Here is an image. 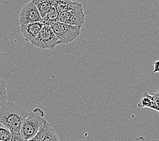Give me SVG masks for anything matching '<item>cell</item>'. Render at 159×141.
Instances as JSON below:
<instances>
[{"label":"cell","mask_w":159,"mask_h":141,"mask_svg":"<svg viewBox=\"0 0 159 141\" xmlns=\"http://www.w3.org/2000/svg\"><path fill=\"white\" fill-rule=\"evenodd\" d=\"M29 113L19 104L6 101L0 107V123L5 126L12 134H19L23 123Z\"/></svg>","instance_id":"6da1fadb"},{"label":"cell","mask_w":159,"mask_h":141,"mask_svg":"<svg viewBox=\"0 0 159 141\" xmlns=\"http://www.w3.org/2000/svg\"><path fill=\"white\" fill-rule=\"evenodd\" d=\"M44 111L38 107L29 113L23 123L20 132V135L25 140L28 141L34 138L39 130L48 122L44 118Z\"/></svg>","instance_id":"7a4b0ae2"},{"label":"cell","mask_w":159,"mask_h":141,"mask_svg":"<svg viewBox=\"0 0 159 141\" xmlns=\"http://www.w3.org/2000/svg\"><path fill=\"white\" fill-rule=\"evenodd\" d=\"M61 44H68L74 41L80 34L81 27L72 26L57 21L50 24Z\"/></svg>","instance_id":"3957f363"},{"label":"cell","mask_w":159,"mask_h":141,"mask_svg":"<svg viewBox=\"0 0 159 141\" xmlns=\"http://www.w3.org/2000/svg\"><path fill=\"white\" fill-rule=\"evenodd\" d=\"M31 44L42 50H53L61 43L56 37L51 27L48 25H44L38 37L31 42Z\"/></svg>","instance_id":"277c9868"},{"label":"cell","mask_w":159,"mask_h":141,"mask_svg":"<svg viewBox=\"0 0 159 141\" xmlns=\"http://www.w3.org/2000/svg\"><path fill=\"white\" fill-rule=\"evenodd\" d=\"M84 19L85 14L83 11V6L78 2L73 10L60 13L58 21L72 26L82 27L84 23Z\"/></svg>","instance_id":"5b68a950"},{"label":"cell","mask_w":159,"mask_h":141,"mask_svg":"<svg viewBox=\"0 0 159 141\" xmlns=\"http://www.w3.org/2000/svg\"><path fill=\"white\" fill-rule=\"evenodd\" d=\"M42 23L43 20L33 1L27 3L21 9L19 14V24H27L32 23Z\"/></svg>","instance_id":"8992f818"},{"label":"cell","mask_w":159,"mask_h":141,"mask_svg":"<svg viewBox=\"0 0 159 141\" xmlns=\"http://www.w3.org/2000/svg\"><path fill=\"white\" fill-rule=\"evenodd\" d=\"M44 25L43 23L37 22V23H32L20 26V32L23 34L25 41L30 43L34 41Z\"/></svg>","instance_id":"52a82bcc"},{"label":"cell","mask_w":159,"mask_h":141,"mask_svg":"<svg viewBox=\"0 0 159 141\" xmlns=\"http://www.w3.org/2000/svg\"><path fill=\"white\" fill-rule=\"evenodd\" d=\"M38 134L40 141H59L55 130L50 126L48 122L46 123L39 130Z\"/></svg>","instance_id":"ba28073f"},{"label":"cell","mask_w":159,"mask_h":141,"mask_svg":"<svg viewBox=\"0 0 159 141\" xmlns=\"http://www.w3.org/2000/svg\"><path fill=\"white\" fill-rule=\"evenodd\" d=\"M32 1L38 8L42 19H43L55 6L56 0H32Z\"/></svg>","instance_id":"9c48e42d"},{"label":"cell","mask_w":159,"mask_h":141,"mask_svg":"<svg viewBox=\"0 0 159 141\" xmlns=\"http://www.w3.org/2000/svg\"><path fill=\"white\" fill-rule=\"evenodd\" d=\"M137 107L139 108H151L159 112V107L157 104L154 100V98L152 95H149L146 92H144L142 95V99L139 101V103L137 104Z\"/></svg>","instance_id":"30bf717a"},{"label":"cell","mask_w":159,"mask_h":141,"mask_svg":"<svg viewBox=\"0 0 159 141\" xmlns=\"http://www.w3.org/2000/svg\"><path fill=\"white\" fill-rule=\"evenodd\" d=\"M78 3L72 0H56L54 7L59 13H62L73 10Z\"/></svg>","instance_id":"8fae6325"},{"label":"cell","mask_w":159,"mask_h":141,"mask_svg":"<svg viewBox=\"0 0 159 141\" xmlns=\"http://www.w3.org/2000/svg\"><path fill=\"white\" fill-rule=\"evenodd\" d=\"M59 14L60 13L55 9V7H53V8L46 14V16L43 18L42 23H44V25L50 26V24L55 23V22H57L59 20Z\"/></svg>","instance_id":"7c38bea8"},{"label":"cell","mask_w":159,"mask_h":141,"mask_svg":"<svg viewBox=\"0 0 159 141\" xmlns=\"http://www.w3.org/2000/svg\"><path fill=\"white\" fill-rule=\"evenodd\" d=\"M7 90L6 82L0 77V107L6 102Z\"/></svg>","instance_id":"4fadbf2b"},{"label":"cell","mask_w":159,"mask_h":141,"mask_svg":"<svg viewBox=\"0 0 159 141\" xmlns=\"http://www.w3.org/2000/svg\"><path fill=\"white\" fill-rule=\"evenodd\" d=\"M12 133L5 126L0 123V140L10 141L11 138Z\"/></svg>","instance_id":"5bb4252c"},{"label":"cell","mask_w":159,"mask_h":141,"mask_svg":"<svg viewBox=\"0 0 159 141\" xmlns=\"http://www.w3.org/2000/svg\"><path fill=\"white\" fill-rule=\"evenodd\" d=\"M10 141H26V140L23 138V136L20 135V134H12L11 138H10Z\"/></svg>","instance_id":"9a60e30c"},{"label":"cell","mask_w":159,"mask_h":141,"mask_svg":"<svg viewBox=\"0 0 159 141\" xmlns=\"http://www.w3.org/2000/svg\"><path fill=\"white\" fill-rule=\"evenodd\" d=\"M152 96L154 98V100H155V102H156L157 105L159 107V91L155 92L154 94H152Z\"/></svg>","instance_id":"2e32d148"},{"label":"cell","mask_w":159,"mask_h":141,"mask_svg":"<svg viewBox=\"0 0 159 141\" xmlns=\"http://www.w3.org/2000/svg\"><path fill=\"white\" fill-rule=\"evenodd\" d=\"M154 73H159V60L154 63Z\"/></svg>","instance_id":"e0dca14e"},{"label":"cell","mask_w":159,"mask_h":141,"mask_svg":"<svg viewBox=\"0 0 159 141\" xmlns=\"http://www.w3.org/2000/svg\"><path fill=\"white\" fill-rule=\"evenodd\" d=\"M134 141H146V139L143 136H139V137H137V139H135Z\"/></svg>","instance_id":"ac0fdd59"},{"label":"cell","mask_w":159,"mask_h":141,"mask_svg":"<svg viewBox=\"0 0 159 141\" xmlns=\"http://www.w3.org/2000/svg\"><path fill=\"white\" fill-rule=\"evenodd\" d=\"M151 141H159V139H154V140H151Z\"/></svg>","instance_id":"d6986e66"},{"label":"cell","mask_w":159,"mask_h":141,"mask_svg":"<svg viewBox=\"0 0 159 141\" xmlns=\"http://www.w3.org/2000/svg\"><path fill=\"white\" fill-rule=\"evenodd\" d=\"M0 52H1V50H0Z\"/></svg>","instance_id":"ffe728a7"},{"label":"cell","mask_w":159,"mask_h":141,"mask_svg":"<svg viewBox=\"0 0 159 141\" xmlns=\"http://www.w3.org/2000/svg\"><path fill=\"white\" fill-rule=\"evenodd\" d=\"M0 141H2V140H0Z\"/></svg>","instance_id":"44dd1931"}]
</instances>
